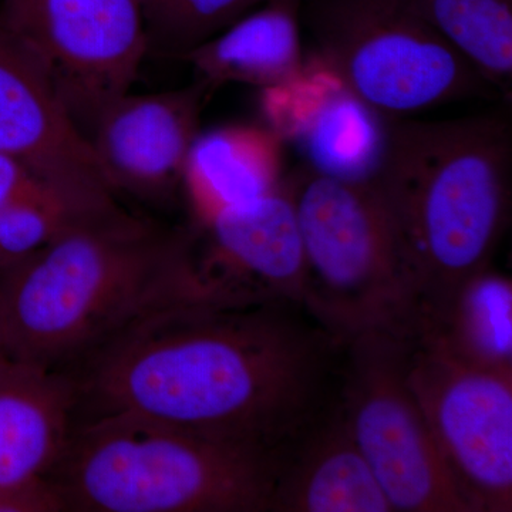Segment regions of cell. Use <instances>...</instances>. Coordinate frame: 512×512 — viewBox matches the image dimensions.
<instances>
[{"mask_svg":"<svg viewBox=\"0 0 512 512\" xmlns=\"http://www.w3.org/2000/svg\"><path fill=\"white\" fill-rule=\"evenodd\" d=\"M340 349L298 303L194 295L134 320L67 372L86 419L124 414L276 450L328 404Z\"/></svg>","mask_w":512,"mask_h":512,"instance_id":"cell-1","label":"cell"},{"mask_svg":"<svg viewBox=\"0 0 512 512\" xmlns=\"http://www.w3.org/2000/svg\"><path fill=\"white\" fill-rule=\"evenodd\" d=\"M194 295L195 238L113 212L0 265V353L69 370L134 320Z\"/></svg>","mask_w":512,"mask_h":512,"instance_id":"cell-2","label":"cell"},{"mask_svg":"<svg viewBox=\"0 0 512 512\" xmlns=\"http://www.w3.org/2000/svg\"><path fill=\"white\" fill-rule=\"evenodd\" d=\"M512 126L504 111L451 120L390 119L370 183L417 298L414 336L490 268L510 221Z\"/></svg>","mask_w":512,"mask_h":512,"instance_id":"cell-3","label":"cell"},{"mask_svg":"<svg viewBox=\"0 0 512 512\" xmlns=\"http://www.w3.org/2000/svg\"><path fill=\"white\" fill-rule=\"evenodd\" d=\"M278 448L107 414L74 424L49 480L66 511L269 512Z\"/></svg>","mask_w":512,"mask_h":512,"instance_id":"cell-4","label":"cell"},{"mask_svg":"<svg viewBox=\"0 0 512 512\" xmlns=\"http://www.w3.org/2000/svg\"><path fill=\"white\" fill-rule=\"evenodd\" d=\"M288 184L305 251L302 308L339 346L373 330L412 339L416 291L372 185L306 167Z\"/></svg>","mask_w":512,"mask_h":512,"instance_id":"cell-5","label":"cell"},{"mask_svg":"<svg viewBox=\"0 0 512 512\" xmlns=\"http://www.w3.org/2000/svg\"><path fill=\"white\" fill-rule=\"evenodd\" d=\"M320 63L389 119L497 92L407 0H305Z\"/></svg>","mask_w":512,"mask_h":512,"instance_id":"cell-6","label":"cell"},{"mask_svg":"<svg viewBox=\"0 0 512 512\" xmlns=\"http://www.w3.org/2000/svg\"><path fill=\"white\" fill-rule=\"evenodd\" d=\"M410 339L362 333L342 346L336 402L394 512H470L409 382Z\"/></svg>","mask_w":512,"mask_h":512,"instance_id":"cell-7","label":"cell"},{"mask_svg":"<svg viewBox=\"0 0 512 512\" xmlns=\"http://www.w3.org/2000/svg\"><path fill=\"white\" fill-rule=\"evenodd\" d=\"M0 19L35 55L87 140L130 93L148 55L140 0H2Z\"/></svg>","mask_w":512,"mask_h":512,"instance_id":"cell-8","label":"cell"},{"mask_svg":"<svg viewBox=\"0 0 512 512\" xmlns=\"http://www.w3.org/2000/svg\"><path fill=\"white\" fill-rule=\"evenodd\" d=\"M409 382L470 512L512 511V369H488L410 339Z\"/></svg>","mask_w":512,"mask_h":512,"instance_id":"cell-9","label":"cell"},{"mask_svg":"<svg viewBox=\"0 0 512 512\" xmlns=\"http://www.w3.org/2000/svg\"><path fill=\"white\" fill-rule=\"evenodd\" d=\"M0 154L90 204H117L92 144L77 130L28 46L0 19Z\"/></svg>","mask_w":512,"mask_h":512,"instance_id":"cell-10","label":"cell"},{"mask_svg":"<svg viewBox=\"0 0 512 512\" xmlns=\"http://www.w3.org/2000/svg\"><path fill=\"white\" fill-rule=\"evenodd\" d=\"M195 244L198 281L211 298L289 301L302 306L306 262L288 180L221 211Z\"/></svg>","mask_w":512,"mask_h":512,"instance_id":"cell-11","label":"cell"},{"mask_svg":"<svg viewBox=\"0 0 512 512\" xmlns=\"http://www.w3.org/2000/svg\"><path fill=\"white\" fill-rule=\"evenodd\" d=\"M212 92L195 80L167 92L128 93L101 116L89 141L116 194L161 201L181 187Z\"/></svg>","mask_w":512,"mask_h":512,"instance_id":"cell-12","label":"cell"},{"mask_svg":"<svg viewBox=\"0 0 512 512\" xmlns=\"http://www.w3.org/2000/svg\"><path fill=\"white\" fill-rule=\"evenodd\" d=\"M269 512H394L336 397L278 448Z\"/></svg>","mask_w":512,"mask_h":512,"instance_id":"cell-13","label":"cell"},{"mask_svg":"<svg viewBox=\"0 0 512 512\" xmlns=\"http://www.w3.org/2000/svg\"><path fill=\"white\" fill-rule=\"evenodd\" d=\"M77 402L66 370L0 353V488L49 478L69 443Z\"/></svg>","mask_w":512,"mask_h":512,"instance_id":"cell-14","label":"cell"},{"mask_svg":"<svg viewBox=\"0 0 512 512\" xmlns=\"http://www.w3.org/2000/svg\"><path fill=\"white\" fill-rule=\"evenodd\" d=\"M305 106L286 126L282 138L291 137L313 173L370 184L382 164L389 117L360 100L322 66L316 73L313 96L305 70Z\"/></svg>","mask_w":512,"mask_h":512,"instance_id":"cell-15","label":"cell"},{"mask_svg":"<svg viewBox=\"0 0 512 512\" xmlns=\"http://www.w3.org/2000/svg\"><path fill=\"white\" fill-rule=\"evenodd\" d=\"M305 0H265L181 60L212 90L238 83L259 89L284 86L305 70Z\"/></svg>","mask_w":512,"mask_h":512,"instance_id":"cell-16","label":"cell"},{"mask_svg":"<svg viewBox=\"0 0 512 512\" xmlns=\"http://www.w3.org/2000/svg\"><path fill=\"white\" fill-rule=\"evenodd\" d=\"M282 156L284 138L268 126L232 124L200 131L181 178L197 227L275 190L282 183Z\"/></svg>","mask_w":512,"mask_h":512,"instance_id":"cell-17","label":"cell"},{"mask_svg":"<svg viewBox=\"0 0 512 512\" xmlns=\"http://www.w3.org/2000/svg\"><path fill=\"white\" fill-rule=\"evenodd\" d=\"M488 369H512V282L487 268L454 293L447 308L414 338Z\"/></svg>","mask_w":512,"mask_h":512,"instance_id":"cell-18","label":"cell"},{"mask_svg":"<svg viewBox=\"0 0 512 512\" xmlns=\"http://www.w3.org/2000/svg\"><path fill=\"white\" fill-rule=\"evenodd\" d=\"M505 100L512 93V0H407Z\"/></svg>","mask_w":512,"mask_h":512,"instance_id":"cell-19","label":"cell"},{"mask_svg":"<svg viewBox=\"0 0 512 512\" xmlns=\"http://www.w3.org/2000/svg\"><path fill=\"white\" fill-rule=\"evenodd\" d=\"M120 210L119 205L90 204L35 180L0 214V265L45 247L84 221Z\"/></svg>","mask_w":512,"mask_h":512,"instance_id":"cell-20","label":"cell"},{"mask_svg":"<svg viewBox=\"0 0 512 512\" xmlns=\"http://www.w3.org/2000/svg\"><path fill=\"white\" fill-rule=\"evenodd\" d=\"M265 0H140L148 53L183 59Z\"/></svg>","mask_w":512,"mask_h":512,"instance_id":"cell-21","label":"cell"},{"mask_svg":"<svg viewBox=\"0 0 512 512\" xmlns=\"http://www.w3.org/2000/svg\"><path fill=\"white\" fill-rule=\"evenodd\" d=\"M66 505L49 478L0 488V512H62Z\"/></svg>","mask_w":512,"mask_h":512,"instance_id":"cell-22","label":"cell"},{"mask_svg":"<svg viewBox=\"0 0 512 512\" xmlns=\"http://www.w3.org/2000/svg\"><path fill=\"white\" fill-rule=\"evenodd\" d=\"M35 180L39 178L18 161L0 154V214L20 191L25 190Z\"/></svg>","mask_w":512,"mask_h":512,"instance_id":"cell-23","label":"cell"}]
</instances>
